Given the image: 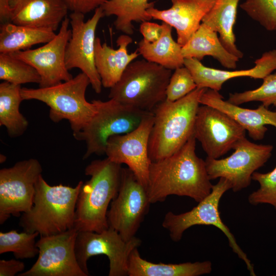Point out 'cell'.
Masks as SVG:
<instances>
[{
    "instance_id": "25",
    "label": "cell",
    "mask_w": 276,
    "mask_h": 276,
    "mask_svg": "<svg viewBox=\"0 0 276 276\" xmlns=\"http://www.w3.org/2000/svg\"><path fill=\"white\" fill-rule=\"evenodd\" d=\"M239 1L215 0L214 5L203 18L202 22L218 33L219 39L224 48L240 59L243 54L235 44L234 33Z\"/></svg>"
},
{
    "instance_id": "8",
    "label": "cell",
    "mask_w": 276,
    "mask_h": 276,
    "mask_svg": "<svg viewBox=\"0 0 276 276\" xmlns=\"http://www.w3.org/2000/svg\"><path fill=\"white\" fill-rule=\"evenodd\" d=\"M219 178L218 182L213 185L211 193L191 210L179 214L171 211L167 213L162 226L168 231L170 238L174 242L179 241L185 231L194 225H213L217 227L227 237L233 251L245 263L250 274L255 276L256 274L251 261L237 244L229 228L221 219L219 203L223 195L231 189L232 186L226 179Z\"/></svg>"
},
{
    "instance_id": "2",
    "label": "cell",
    "mask_w": 276,
    "mask_h": 276,
    "mask_svg": "<svg viewBox=\"0 0 276 276\" xmlns=\"http://www.w3.org/2000/svg\"><path fill=\"white\" fill-rule=\"evenodd\" d=\"M207 89L197 87L180 99H166L156 106L153 111V123L149 139L151 162L174 154L194 134L200 100Z\"/></svg>"
},
{
    "instance_id": "31",
    "label": "cell",
    "mask_w": 276,
    "mask_h": 276,
    "mask_svg": "<svg viewBox=\"0 0 276 276\" xmlns=\"http://www.w3.org/2000/svg\"><path fill=\"white\" fill-rule=\"evenodd\" d=\"M95 48V66L102 86L110 88L120 78L116 50L108 45L106 42L102 44L99 37L96 38Z\"/></svg>"
},
{
    "instance_id": "13",
    "label": "cell",
    "mask_w": 276,
    "mask_h": 276,
    "mask_svg": "<svg viewBox=\"0 0 276 276\" xmlns=\"http://www.w3.org/2000/svg\"><path fill=\"white\" fill-rule=\"evenodd\" d=\"M78 231L74 227L64 232L40 236L36 262L18 276H88L76 259L75 245Z\"/></svg>"
},
{
    "instance_id": "20",
    "label": "cell",
    "mask_w": 276,
    "mask_h": 276,
    "mask_svg": "<svg viewBox=\"0 0 276 276\" xmlns=\"http://www.w3.org/2000/svg\"><path fill=\"white\" fill-rule=\"evenodd\" d=\"M200 103L216 108L230 116L255 141L264 138L268 130L266 125L276 128V111H271L263 104L255 109L242 108L224 100L218 91L209 88L201 96Z\"/></svg>"
},
{
    "instance_id": "34",
    "label": "cell",
    "mask_w": 276,
    "mask_h": 276,
    "mask_svg": "<svg viewBox=\"0 0 276 276\" xmlns=\"http://www.w3.org/2000/svg\"><path fill=\"white\" fill-rule=\"evenodd\" d=\"M252 180L258 182L260 187L248 196L249 203L254 205L269 204L276 210V167L266 173L255 172Z\"/></svg>"
},
{
    "instance_id": "27",
    "label": "cell",
    "mask_w": 276,
    "mask_h": 276,
    "mask_svg": "<svg viewBox=\"0 0 276 276\" xmlns=\"http://www.w3.org/2000/svg\"><path fill=\"white\" fill-rule=\"evenodd\" d=\"M148 0H107L101 7L104 16H115L113 25L116 30L131 35L134 33L132 22L150 21L152 17L147 10L154 7Z\"/></svg>"
},
{
    "instance_id": "17",
    "label": "cell",
    "mask_w": 276,
    "mask_h": 276,
    "mask_svg": "<svg viewBox=\"0 0 276 276\" xmlns=\"http://www.w3.org/2000/svg\"><path fill=\"white\" fill-rule=\"evenodd\" d=\"M153 123V113L131 132L110 137L105 153L112 162L120 165L126 164L146 189L152 162L149 155L148 145Z\"/></svg>"
},
{
    "instance_id": "37",
    "label": "cell",
    "mask_w": 276,
    "mask_h": 276,
    "mask_svg": "<svg viewBox=\"0 0 276 276\" xmlns=\"http://www.w3.org/2000/svg\"><path fill=\"white\" fill-rule=\"evenodd\" d=\"M107 0H63L69 11L85 14L102 6Z\"/></svg>"
},
{
    "instance_id": "12",
    "label": "cell",
    "mask_w": 276,
    "mask_h": 276,
    "mask_svg": "<svg viewBox=\"0 0 276 276\" xmlns=\"http://www.w3.org/2000/svg\"><path fill=\"white\" fill-rule=\"evenodd\" d=\"M273 149L272 145L257 144L244 137L236 143L230 156L222 159L206 157L209 178L226 179L234 192L246 188L250 184L253 173L268 160Z\"/></svg>"
},
{
    "instance_id": "15",
    "label": "cell",
    "mask_w": 276,
    "mask_h": 276,
    "mask_svg": "<svg viewBox=\"0 0 276 276\" xmlns=\"http://www.w3.org/2000/svg\"><path fill=\"white\" fill-rule=\"evenodd\" d=\"M246 130L230 116L213 107L200 104L198 108L194 135L207 157L219 158L233 149L245 137Z\"/></svg>"
},
{
    "instance_id": "29",
    "label": "cell",
    "mask_w": 276,
    "mask_h": 276,
    "mask_svg": "<svg viewBox=\"0 0 276 276\" xmlns=\"http://www.w3.org/2000/svg\"><path fill=\"white\" fill-rule=\"evenodd\" d=\"M0 79L21 85L27 83L39 84L41 78L36 70L10 54H0Z\"/></svg>"
},
{
    "instance_id": "36",
    "label": "cell",
    "mask_w": 276,
    "mask_h": 276,
    "mask_svg": "<svg viewBox=\"0 0 276 276\" xmlns=\"http://www.w3.org/2000/svg\"><path fill=\"white\" fill-rule=\"evenodd\" d=\"M116 42L119 47L116 50V57L118 72L121 77L127 66L140 54L137 50L131 54L128 53L127 47L132 42V39L130 35L125 34L121 35Z\"/></svg>"
},
{
    "instance_id": "40",
    "label": "cell",
    "mask_w": 276,
    "mask_h": 276,
    "mask_svg": "<svg viewBox=\"0 0 276 276\" xmlns=\"http://www.w3.org/2000/svg\"><path fill=\"white\" fill-rule=\"evenodd\" d=\"M17 0H0V19L2 22L9 21L11 7Z\"/></svg>"
},
{
    "instance_id": "23",
    "label": "cell",
    "mask_w": 276,
    "mask_h": 276,
    "mask_svg": "<svg viewBox=\"0 0 276 276\" xmlns=\"http://www.w3.org/2000/svg\"><path fill=\"white\" fill-rule=\"evenodd\" d=\"M184 58L201 60L210 56L224 67L234 69L239 58L229 52L223 45L217 33L201 22L198 29L182 47Z\"/></svg>"
},
{
    "instance_id": "33",
    "label": "cell",
    "mask_w": 276,
    "mask_h": 276,
    "mask_svg": "<svg viewBox=\"0 0 276 276\" xmlns=\"http://www.w3.org/2000/svg\"><path fill=\"white\" fill-rule=\"evenodd\" d=\"M240 6L265 29L276 31V0H246Z\"/></svg>"
},
{
    "instance_id": "30",
    "label": "cell",
    "mask_w": 276,
    "mask_h": 276,
    "mask_svg": "<svg viewBox=\"0 0 276 276\" xmlns=\"http://www.w3.org/2000/svg\"><path fill=\"white\" fill-rule=\"evenodd\" d=\"M37 232H17L12 230L0 232V254L12 252L17 259H32L38 255L35 241Z\"/></svg>"
},
{
    "instance_id": "5",
    "label": "cell",
    "mask_w": 276,
    "mask_h": 276,
    "mask_svg": "<svg viewBox=\"0 0 276 276\" xmlns=\"http://www.w3.org/2000/svg\"><path fill=\"white\" fill-rule=\"evenodd\" d=\"M90 82L83 73L56 85L38 88H21L23 100H36L50 107L49 117L55 123L67 120L73 134L80 131L97 111L91 101L88 102L85 93Z\"/></svg>"
},
{
    "instance_id": "6",
    "label": "cell",
    "mask_w": 276,
    "mask_h": 276,
    "mask_svg": "<svg viewBox=\"0 0 276 276\" xmlns=\"http://www.w3.org/2000/svg\"><path fill=\"white\" fill-rule=\"evenodd\" d=\"M172 74V70L145 59L133 61L110 88L108 97L123 104L153 112L166 100Z\"/></svg>"
},
{
    "instance_id": "14",
    "label": "cell",
    "mask_w": 276,
    "mask_h": 276,
    "mask_svg": "<svg viewBox=\"0 0 276 276\" xmlns=\"http://www.w3.org/2000/svg\"><path fill=\"white\" fill-rule=\"evenodd\" d=\"M104 16L101 7L97 8L93 16L86 21L84 14L72 12L69 17L71 34L65 55L67 68L80 69L88 77L97 94L101 92L102 84L95 62V33L99 21Z\"/></svg>"
},
{
    "instance_id": "11",
    "label": "cell",
    "mask_w": 276,
    "mask_h": 276,
    "mask_svg": "<svg viewBox=\"0 0 276 276\" xmlns=\"http://www.w3.org/2000/svg\"><path fill=\"white\" fill-rule=\"evenodd\" d=\"M42 171L39 162L30 158L0 170V224L31 209L35 183Z\"/></svg>"
},
{
    "instance_id": "18",
    "label": "cell",
    "mask_w": 276,
    "mask_h": 276,
    "mask_svg": "<svg viewBox=\"0 0 276 276\" xmlns=\"http://www.w3.org/2000/svg\"><path fill=\"white\" fill-rule=\"evenodd\" d=\"M172 6L159 10H147L153 19L159 20L172 28L177 33V42L183 46L199 28L202 20L215 4V0H171Z\"/></svg>"
},
{
    "instance_id": "4",
    "label": "cell",
    "mask_w": 276,
    "mask_h": 276,
    "mask_svg": "<svg viewBox=\"0 0 276 276\" xmlns=\"http://www.w3.org/2000/svg\"><path fill=\"white\" fill-rule=\"evenodd\" d=\"M83 183L75 187L50 186L41 174L35 183L33 205L22 213L19 225L23 231L40 236L56 235L74 227L76 203Z\"/></svg>"
},
{
    "instance_id": "39",
    "label": "cell",
    "mask_w": 276,
    "mask_h": 276,
    "mask_svg": "<svg viewBox=\"0 0 276 276\" xmlns=\"http://www.w3.org/2000/svg\"><path fill=\"white\" fill-rule=\"evenodd\" d=\"M24 262L14 259L0 260V276H14L25 269Z\"/></svg>"
},
{
    "instance_id": "19",
    "label": "cell",
    "mask_w": 276,
    "mask_h": 276,
    "mask_svg": "<svg viewBox=\"0 0 276 276\" xmlns=\"http://www.w3.org/2000/svg\"><path fill=\"white\" fill-rule=\"evenodd\" d=\"M255 66L248 70L224 71L205 66L195 58H185L184 66L190 71L197 87L216 91L221 90L223 84L234 78L249 77L263 79L276 70V50L264 52L255 62Z\"/></svg>"
},
{
    "instance_id": "10",
    "label": "cell",
    "mask_w": 276,
    "mask_h": 276,
    "mask_svg": "<svg viewBox=\"0 0 276 276\" xmlns=\"http://www.w3.org/2000/svg\"><path fill=\"white\" fill-rule=\"evenodd\" d=\"M141 243L142 241L136 237L125 241L119 233L109 227L100 233L78 232L75 251L80 267L87 275H89L87 267L89 259L103 255L109 260V276H126L129 256Z\"/></svg>"
},
{
    "instance_id": "16",
    "label": "cell",
    "mask_w": 276,
    "mask_h": 276,
    "mask_svg": "<svg viewBox=\"0 0 276 276\" xmlns=\"http://www.w3.org/2000/svg\"><path fill=\"white\" fill-rule=\"evenodd\" d=\"M70 25V18L66 16L55 37L43 46L10 54L36 70L41 78L39 87L53 86L73 78L65 61L66 47L71 34Z\"/></svg>"
},
{
    "instance_id": "26",
    "label": "cell",
    "mask_w": 276,
    "mask_h": 276,
    "mask_svg": "<svg viewBox=\"0 0 276 276\" xmlns=\"http://www.w3.org/2000/svg\"><path fill=\"white\" fill-rule=\"evenodd\" d=\"M56 34L51 29L19 25L8 21L0 27V53L11 54L46 43Z\"/></svg>"
},
{
    "instance_id": "3",
    "label": "cell",
    "mask_w": 276,
    "mask_h": 276,
    "mask_svg": "<svg viewBox=\"0 0 276 276\" xmlns=\"http://www.w3.org/2000/svg\"><path fill=\"white\" fill-rule=\"evenodd\" d=\"M122 169L121 165L107 157L86 167L85 174L90 179L83 182L77 198L74 227L78 232L100 233L109 227L108 208L118 194Z\"/></svg>"
},
{
    "instance_id": "22",
    "label": "cell",
    "mask_w": 276,
    "mask_h": 276,
    "mask_svg": "<svg viewBox=\"0 0 276 276\" xmlns=\"http://www.w3.org/2000/svg\"><path fill=\"white\" fill-rule=\"evenodd\" d=\"M212 270L210 261L179 264L154 263L143 259L138 248L131 252L128 263L129 276H199Z\"/></svg>"
},
{
    "instance_id": "28",
    "label": "cell",
    "mask_w": 276,
    "mask_h": 276,
    "mask_svg": "<svg viewBox=\"0 0 276 276\" xmlns=\"http://www.w3.org/2000/svg\"><path fill=\"white\" fill-rule=\"evenodd\" d=\"M21 86L6 81L0 84V125L4 126L11 137L24 134L29 122L19 111V106L24 101L21 95Z\"/></svg>"
},
{
    "instance_id": "7",
    "label": "cell",
    "mask_w": 276,
    "mask_h": 276,
    "mask_svg": "<svg viewBox=\"0 0 276 276\" xmlns=\"http://www.w3.org/2000/svg\"><path fill=\"white\" fill-rule=\"evenodd\" d=\"M92 101L96 105L97 112L80 131L73 134L76 140L83 141L86 143L83 159L93 154H105L107 141L110 137L131 132L153 113L111 99L105 101Z\"/></svg>"
},
{
    "instance_id": "35",
    "label": "cell",
    "mask_w": 276,
    "mask_h": 276,
    "mask_svg": "<svg viewBox=\"0 0 276 276\" xmlns=\"http://www.w3.org/2000/svg\"><path fill=\"white\" fill-rule=\"evenodd\" d=\"M197 87L190 71L183 66L174 70L166 89V100L175 101L180 99Z\"/></svg>"
},
{
    "instance_id": "38",
    "label": "cell",
    "mask_w": 276,
    "mask_h": 276,
    "mask_svg": "<svg viewBox=\"0 0 276 276\" xmlns=\"http://www.w3.org/2000/svg\"><path fill=\"white\" fill-rule=\"evenodd\" d=\"M162 31V24L146 21L140 25V32L143 36V39L148 42H153L158 40Z\"/></svg>"
},
{
    "instance_id": "9",
    "label": "cell",
    "mask_w": 276,
    "mask_h": 276,
    "mask_svg": "<svg viewBox=\"0 0 276 276\" xmlns=\"http://www.w3.org/2000/svg\"><path fill=\"white\" fill-rule=\"evenodd\" d=\"M150 204L147 189L130 169L122 168L119 190L107 214L108 226L125 241L130 240L135 237Z\"/></svg>"
},
{
    "instance_id": "41",
    "label": "cell",
    "mask_w": 276,
    "mask_h": 276,
    "mask_svg": "<svg viewBox=\"0 0 276 276\" xmlns=\"http://www.w3.org/2000/svg\"><path fill=\"white\" fill-rule=\"evenodd\" d=\"M273 105L274 106L275 108V111H276V102L275 103H274L273 104Z\"/></svg>"
},
{
    "instance_id": "24",
    "label": "cell",
    "mask_w": 276,
    "mask_h": 276,
    "mask_svg": "<svg viewBox=\"0 0 276 276\" xmlns=\"http://www.w3.org/2000/svg\"><path fill=\"white\" fill-rule=\"evenodd\" d=\"M162 25V31L158 40L148 42L142 39L136 50L147 61L174 70L184 66L182 46L173 39L172 27L164 22Z\"/></svg>"
},
{
    "instance_id": "21",
    "label": "cell",
    "mask_w": 276,
    "mask_h": 276,
    "mask_svg": "<svg viewBox=\"0 0 276 276\" xmlns=\"http://www.w3.org/2000/svg\"><path fill=\"white\" fill-rule=\"evenodd\" d=\"M68 11L63 0H17L11 7L9 21L55 31Z\"/></svg>"
},
{
    "instance_id": "32",
    "label": "cell",
    "mask_w": 276,
    "mask_h": 276,
    "mask_svg": "<svg viewBox=\"0 0 276 276\" xmlns=\"http://www.w3.org/2000/svg\"><path fill=\"white\" fill-rule=\"evenodd\" d=\"M263 80L262 85L256 89L229 94L227 101L237 105L259 101L268 108L276 102V73L270 74Z\"/></svg>"
},
{
    "instance_id": "1",
    "label": "cell",
    "mask_w": 276,
    "mask_h": 276,
    "mask_svg": "<svg viewBox=\"0 0 276 276\" xmlns=\"http://www.w3.org/2000/svg\"><path fill=\"white\" fill-rule=\"evenodd\" d=\"M196 140L193 134L174 154L151 162L147 188L151 203L174 195L199 202L211 193L213 185L205 162L196 153Z\"/></svg>"
}]
</instances>
